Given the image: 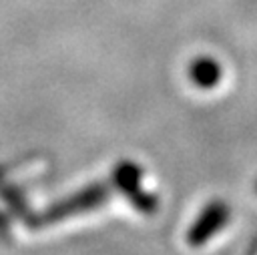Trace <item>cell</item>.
I'll list each match as a JSON object with an SVG mask.
<instances>
[{
    "mask_svg": "<svg viewBox=\"0 0 257 255\" xmlns=\"http://www.w3.org/2000/svg\"><path fill=\"white\" fill-rule=\"evenodd\" d=\"M110 195V187L104 185V183H98V185H88L76 193H72L70 197L66 199H60L56 201L54 205H50L48 209H44L40 215H36L30 225L32 227H44V225H54V223H60L68 217H74V215H80V213H86V211H92L100 205L106 203Z\"/></svg>",
    "mask_w": 257,
    "mask_h": 255,
    "instance_id": "obj_1",
    "label": "cell"
},
{
    "mask_svg": "<svg viewBox=\"0 0 257 255\" xmlns=\"http://www.w3.org/2000/svg\"><path fill=\"white\" fill-rule=\"evenodd\" d=\"M141 177H143L141 167L131 161H124L116 165L112 173V183L133 203V207H137L143 213H153L157 209V199L141 187Z\"/></svg>",
    "mask_w": 257,
    "mask_h": 255,
    "instance_id": "obj_2",
    "label": "cell"
},
{
    "mask_svg": "<svg viewBox=\"0 0 257 255\" xmlns=\"http://www.w3.org/2000/svg\"><path fill=\"white\" fill-rule=\"evenodd\" d=\"M229 207L223 201H211L205 205V209L199 213L195 223L187 231V243L193 247H201L207 241H211L227 223H229Z\"/></svg>",
    "mask_w": 257,
    "mask_h": 255,
    "instance_id": "obj_3",
    "label": "cell"
},
{
    "mask_svg": "<svg viewBox=\"0 0 257 255\" xmlns=\"http://www.w3.org/2000/svg\"><path fill=\"white\" fill-rule=\"evenodd\" d=\"M189 78L199 88H213L221 80V66L211 56H199L189 66Z\"/></svg>",
    "mask_w": 257,
    "mask_h": 255,
    "instance_id": "obj_4",
    "label": "cell"
},
{
    "mask_svg": "<svg viewBox=\"0 0 257 255\" xmlns=\"http://www.w3.org/2000/svg\"><path fill=\"white\" fill-rule=\"evenodd\" d=\"M8 235V221L0 215V237H6Z\"/></svg>",
    "mask_w": 257,
    "mask_h": 255,
    "instance_id": "obj_5",
    "label": "cell"
},
{
    "mask_svg": "<svg viewBox=\"0 0 257 255\" xmlns=\"http://www.w3.org/2000/svg\"><path fill=\"white\" fill-rule=\"evenodd\" d=\"M255 191H257V183H255Z\"/></svg>",
    "mask_w": 257,
    "mask_h": 255,
    "instance_id": "obj_6",
    "label": "cell"
}]
</instances>
